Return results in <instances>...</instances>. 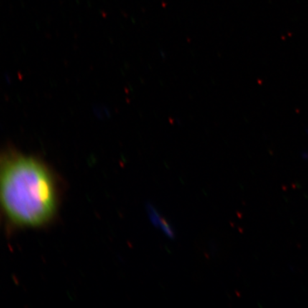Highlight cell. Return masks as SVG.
I'll return each instance as SVG.
<instances>
[{
    "instance_id": "3957f363",
    "label": "cell",
    "mask_w": 308,
    "mask_h": 308,
    "mask_svg": "<svg viewBox=\"0 0 308 308\" xmlns=\"http://www.w3.org/2000/svg\"><path fill=\"white\" fill-rule=\"evenodd\" d=\"M302 156L303 159H308V151H303Z\"/></svg>"
},
{
    "instance_id": "6da1fadb",
    "label": "cell",
    "mask_w": 308,
    "mask_h": 308,
    "mask_svg": "<svg viewBox=\"0 0 308 308\" xmlns=\"http://www.w3.org/2000/svg\"><path fill=\"white\" fill-rule=\"evenodd\" d=\"M59 197L57 179L42 161L14 151L3 156L0 198L10 223L31 228L46 225L57 212Z\"/></svg>"
},
{
    "instance_id": "7a4b0ae2",
    "label": "cell",
    "mask_w": 308,
    "mask_h": 308,
    "mask_svg": "<svg viewBox=\"0 0 308 308\" xmlns=\"http://www.w3.org/2000/svg\"><path fill=\"white\" fill-rule=\"evenodd\" d=\"M161 227H162L163 230H164V231L165 232V233L166 234V235H167L168 237H169V238L174 239V236H175V234H174V230H173V229L171 228V227L169 225V224L167 222L164 220V221H162V223H161Z\"/></svg>"
},
{
    "instance_id": "277c9868",
    "label": "cell",
    "mask_w": 308,
    "mask_h": 308,
    "mask_svg": "<svg viewBox=\"0 0 308 308\" xmlns=\"http://www.w3.org/2000/svg\"><path fill=\"white\" fill-rule=\"evenodd\" d=\"M307 133H308V130Z\"/></svg>"
}]
</instances>
